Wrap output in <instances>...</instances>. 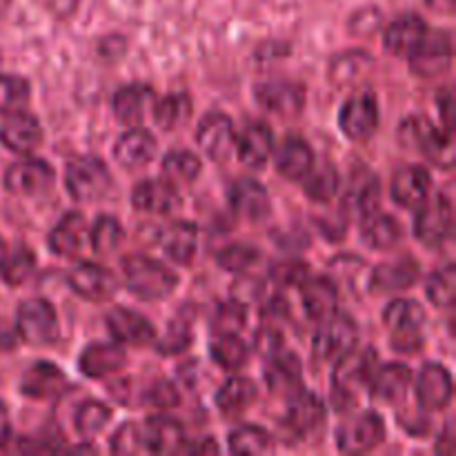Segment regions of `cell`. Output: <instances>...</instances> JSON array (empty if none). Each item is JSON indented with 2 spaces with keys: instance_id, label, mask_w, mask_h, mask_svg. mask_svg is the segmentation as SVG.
I'll return each instance as SVG.
<instances>
[{
  "instance_id": "obj_13",
  "label": "cell",
  "mask_w": 456,
  "mask_h": 456,
  "mask_svg": "<svg viewBox=\"0 0 456 456\" xmlns=\"http://www.w3.org/2000/svg\"><path fill=\"white\" fill-rule=\"evenodd\" d=\"M338 127L350 141H368L379 127V105L372 94L350 98L338 111Z\"/></svg>"
},
{
  "instance_id": "obj_24",
  "label": "cell",
  "mask_w": 456,
  "mask_h": 456,
  "mask_svg": "<svg viewBox=\"0 0 456 456\" xmlns=\"http://www.w3.org/2000/svg\"><path fill=\"white\" fill-rule=\"evenodd\" d=\"M89 236L87 221H85L83 214L69 212L61 218V221L53 225V230L49 232V249H52L56 256H76L80 249L85 248Z\"/></svg>"
},
{
  "instance_id": "obj_31",
  "label": "cell",
  "mask_w": 456,
  "mask_h": 456,
  "mask_svg": "<svg viewBox=\"0 0 456 456\" xmlns=\"http://www.w3.org/2000/svg\"><path fill=\"white\" fill-rule=\"evenodd\" d=\"M301 294L303 307H305L310 319L323 321L337 312L338 289L334 285V281L328 279V276H316V279L307 276L301 283Z\"/></svg>"
},
{
  "instance_id": "obj_44",
  "label": "cell",
  "mask_w": 456,
  "mask_h": 456,
  "mask_svg": "<svg viewBox=\"0 0 456 456\" xmlns=\"http://www.w3.org/2000/svg\"><path fill=\"white\" fill-rule=\"evenodd\" d=\"M87 239L96 254H111L118 248L120 240H123V225H120L114 216L102 214V216H98L96 221H94Z\"/></svg>"
},
{
  "instance_id": "obj_51",
  "label": "cell",
  "mask_w": 456,
  "mask_h": 456,
  "mask_svg": "<svg viewBox=\"0 0 456 456\" xmlns=\"http://www.w3.org/2000/svg\"><path fill=\"white\" fill-rule=\"evenodd\" d=\"M245 325V305L239 301H225L212 316L214 334H236Z\"/></svg>"
},
{
  "instance_id": "obj_61",
  "label": "cell",
  "mask_w": 456,
  "mask_h": 456,
  "mask_svg": "<svg viewBox=\"0 0 456 456\" xmlns=\"http://www.w3.org/2000/svg\"><path fill=\"white\" fill-rule=\"evenodd\" d=\"M454 436H452V423H448L444 430V436L439 439V444H436V452L444 454V456H450L454 452Z\"/></svg>"
},
{
  "instance_id": "obj_41",
  "label": "cell",
  "mask_w": 456,
  "mask_h": 456,
  "mask_svg": "<svg viewBox=\"0 0 456 456\" xmlns=\"http://www.w3.org/2000/svg\"><path fill=\"white\" fill-rule=\"evenodd\" d=\"M200 160L191 151L174 150L163 159V178H167L174 185H190L199 178Z\"/></svg>"
},
{
  "instance_id": "obj_16",
  "label": "cell",
  "mask_w": 456,
  "mask_h": 456,
  "mask_svg": "<svg viewBox=\"0 0 456 456\" xmlns=\"http://www.w3.org/2000/svg\"><path fill=\"white\" fill-rule=\"evenodd\" d=\"M196 141H199L200 150L208 154V159H227L236 147V132L230 116L218 114V111L205 116L199 125V132H196Z\"/></svg>"
},
{
  "instance_id": "obj_62",
  "label": "cell",
  "mask_w": 456,
  "mask_h": 456,
  "mask_svg": "<svg viewBox=\"0 0 456 456\" xmlns=\"http://www.w3.org/2000/svg\"><path fill=\"white\" fill-rule=\"evenodd\" d=\"M428 3L436 9H444V12H450L454 7V0H428Z\"/></svg>"
},
{
  "instance_id": "obj_25",
  "label": "cell",
  "mask_w": 456,
  "mask_h": 456,
  "mask_svg": "<svg viewBox=\"0 0 456 456\" xmlns=\"http://www.w3.org/2000/svg\"><path fill=\"white\" fill-rule=\"evenodd\" d=\"M125 361L127 354L120 343H92L80 354L78 368L87 379H102L118 372Z\"/></svg>"
},
{
  "instance_id": "obj_37",
  "label": "cell",
  "mask_w": 456,
  "mask_h": 456,
  "mask_svg": "<svg viewBox=\"0 0 456 456\" xmlns=\"http://www.w3.org/2000/svg\"><path fill=\"white\" fill-rule=\"evenodd\" d=\"M254 401H256V386H254L252 379L245 377L227 379L216 392L218 410H221L223 414H227V417L243 414Z\"/></svg>"
},
{
  "instance_id": "obj_10",
  "label": "cell",
  "mask_w": 456,
  "mask_h": 456,
  "mask_svg": "<svg viewBox=\"0 0 456 456\" xmlns=\"http://www.w3.org/2000/svg\"><path fill=\"white\" fill-rule=\"evenodd\" d=\"M53 185L52 165L40 159H25L9 165L4 172V190L18 196L45 194Z\"/></svg>"
},
{
  "instance_id": "obj_32",
  "label": "cell",
  "mask_w": 456,
  "mask_h": 456,
  "mask_svg": "<svg viewBox=\"0 0 456 456\" xmlns=\"http://www.w3.org/2000/svg\"><path fill=\"white\" fill-rule=\"evenodd\" d=\"M301 361L292 352H276L267 359L265 383L272 395H292L301 387Z\"/></svg>"
},
{
  "instance_id": "obj_45",
  "label": "cell",
  "mask_w": 456,
  "mask_h": 456,
  "mask_svg": "<svg viewBox=\"0 0 456 456\" xmlns=\"http://www.w3.org/2000/svg\"><path fill=\"white\" fill-rule=\"evenodd\" d=\"M31 87L22 76L0 74V114H13L27 105Z\"/></svg>"
},
{
  "instance_id": "obj_63",
  "label": "cell",
  "mask_w": 456,
  "mask_h": 456,
  "mask_svg": "<svg viewBox=\"0 0 456 456\" xmlns=\"http://www.w3.org/2000/svg\"><path fill=\"white\" fill-rule=\"evenodd\" d=\"M9 7H12V0H0V18L9 12Z\"/></svg>"
},
{
  "instance_id": "obj_30",
  "label": "cell",
  "mask_w": 456,
  "mask_h": 456,
  "mask_svg": "<svg viewBox=\"0 0 456 456\" xmlns=\"http://www.w3.org/2000/svg\"><path fill=\"white\" fill-rule=\"evenodd\" d=\"M412 383V372L403 363H390L377 368L372 381H370V392L372 399L383 401V403H399L405 399Z\"/></svg>"
},
{
  "instance_id": "obj_21",
  "label": "cell",
  "mask_w": 456,
  "mask_h": 456,
  "mask_svg": "<svg viewBox=\"0 0 456 456\" xmlns=\"http://www.w3.org/2000/svg\"><path fill=\"white\" fill-rule=\"evenodd\" d=\"M428 34V25L421 16L417 13H403L383 31V45L390 53L401 58L412 56L414 49L421 45L423 36Z\"/></svg>"
},
{
  "instance_id": "obj_22",
  "label": "cell",
  "mask_w": 456,
  "mask_h": 456,
  "mask_svg": "<svg viewBox=\"0 0 456 456\" xmlns=\"http://www.w3.org/2000/svg\"><path fill=\"white\" fill-rule=\"evenodd\" d=\"M432 176L421 165L401 167L392 178V199L396 205L408 209H417L430 196Z\"/></svg>"
},
{
  "instance_id": "obj_52",
  "label": "cell",
  "mask_w": 456,
  "mask_h": 456,
  "mask_svg": "<svg viewBox=\"0 0 456 456\" xmlns=\"http://www.w3.org/2000/svg\"><path fill=\"white\" fill-rule=\"evenodd\" d=\"M111 452L118 454H141L147 452L145 439H142V428L136 423H125L111 436Z\"/></svg>"
},
{
  "instance_id": "obj_7",
  "label": "cell",
  "mask_w": 456,
  "mask_h": 456,
  "mask_svg": "<svg viewBox=\"0 0 456 456\" xmlns=\"http://www.w3.org/2000/svg\"><path fill=\"white\" fill-rule=\"evenodd\" d=\"M419 214L414 218V236L421 240L428 248H439L448 240L452 234V203L448 196H428L421 205H419Z\"/></svg>"
},
{
  "instance_id": "obj_46",
  "label": "cell",
  "mask_w": 456,
  "mask_h": 456,
  "mask_svg": "<svg viewBox=\"0 0 456 456\" xmlns=\"http://www.w3.org/2000/svg\"><path fill=\"white\" fill-rule=\"evenodd\" d=\"M426 294L430 298L432 305L436 307H450L456 297V270L454 265L441 267V270L432 272L430 279L426 283Z\"/></svg>"
},
{
  "instance_id": "obj_40",
  "label": "cell",
  "mask_w": 456,
  "mask_h": 456,
  "mask_svg": "<svg viewBox=\"0 0 456 456\" xmlns=\"http://www.w3.org/2000/svg\"><path fill=\"white\" fill-rule=\"evenodd\" d=\"M383 321L392 332L396 330H421L426 323V312L421 303L412 298H395L383 312Z\"/></svg>"
},
{
  "instance_id": "obj_57",
  "label": "cell",
  "mask_w": 456,
  "mask_h": 456,
  "mask_svg": "<svg viewBox=\"0 0 456 456\" xmlns=\"http://www.w3.org/2000/svg\"><path fill=\"white\" fill-rule=\"evenodd\" d=\"M423 346L421 330H396L392 332V347L403 354H414Z\"/></svg>"
},
{
  "instance_id": "obj_64",
  "label": "cell",
  "mask_w": 456,
  "mask_h": 456,
  "mask_svg": "<svg viewBox=\"0 0 456 456\" xmlns=\"http://www.w3.org/2000/svg\"><path fill=\"white\" fill-rule=\"evenodd\" d=\"M4 256H7V248H4V240L0 239V263L4 261Z\"/></svg>"
},
{
  "instance_id": "obj_1",
  "label": "cell",
  "mask_w": 456,
  "mask_h": 456,
  "mask_svg": "<svg viewBox=\"0 0 456 456\" xmlns=\"http://www.w3.org/2000/svg\"><path fill=\"white\" fill-rule=\"evenodd\" d=\"M379 368V354L374 347H352L341 359L334 361L332 372V399L338 410L352 405L361 390L370 386Z\"/></svg>"
},
{
  "instance_id": "obj_4",
  "label": "cell",
  "mask_w": 456,
  "mask_h": 456,
  "mask_svg": "<svg viewBox=\"0 0 456 456\" xmlns=\"http://www.w3.org/2000/svg\"><path fill=\"white\" fill-rule=\"evenodd\" d=\"M65 185L71 199L78 203H92L110 191V167L98 156H78L67 165Z\"/></svg>"
},
{
  "instance_id": "obj_54",
  "label": "cell",
  "mask_w": 456,
  "mask_h": 456,
  "mask_svg": "<svg viewBox=\"0 0 456 456\" xmlns=\"http://www.w3.org/2000/svg\"><path fill=\"white\" fill-rule=\"evenodd\" d=\"M191 343V332L187 325L183 323H169L167 332L156 341V350L160 354H181L190 347Z\"/></svg>"
},
{
  "instance_id": "obj_14",
  "label": "cell",
  "mask_w": 456,
  "mask_h": 456,
  "mask_svg": "<svg viewBox=\"0 0 456 456\" xmlns=\"http://www.w3.org/2000/svg\"><path fill=\"white\" fill-rule=\"evenodd\" d=\"M256 102L270 114H279L289 118L297 116L305 105V89L303 85L292 83V80H270L261 83L254 89Z\"/></svg>"
},
{
  "instance_id": "obj_8",
  "label": "cell",
  "mask_w": 456,
  "mask_h": 456,
  "mask_svg": "<svg viewBox=\"0 0 456 456\" xmlns=\"http://www.w3.org/2000/svg\"><path fill=\"white\" fill-rule=\"evenodd\" d=\"M325 421V405L314 392H307L298 387L292 392L288 412L283 419V432L294 439H305L312 432L319 430Z\"/></svg>"
},
{
  "instance_id": "obj_59",
  "label": "cell",
  "mask_w": 456,
  "mask_h": 456,
  "mask_svg": "<svg viewBox=\"0 0 456 456\" xmlns=\"http://www.w3.org/2000/svg\"><path fill=\"white\" fill-rule=\"evenodd\" d=\"M9 439H12V421H9L7 405L0 401V448H4Z\"/></svg>"
},
{
  "instance_id": "obj_12",
  "label": "cell",
  "mask_w": 456,
  "mask_h": 456,
  "mask_svg": "<svg viewBox=\"0 0 456 456\" xmlns=\"http://www.w3.org/2000/svg\"><path fill=\"white\" fill-rule=\"evenodd\" d=\"M69 288L87 301H110L118 289V279L114 272L96 263H78L67 276Z\"/></svg>"
},
{
  "instance_id": "obj_27",
  "label": "cell",
  "mask_w": 456,
  "mask_h": 456,
  "mask_svg": "<svg viewBox=\"0 0 456 456\" xmlns=\"http://www.w3.org/2000/svg\"><path fill=\"white\" fill-rule=\"evenodd\" d=\"M230 205L239 216L248 221H261L270 214L267 190L254 178H239L230 190Z\"/></svg>"
},
{
  "instance_id": "obj_9",
  "label": "cell",
  "mask_w": 456,
  "mask_h": 456,
  "mask_svg": "<svg viewBox=\"0 0 456 456\" xmlns=\"http://www.w3.org/2000/svg\"><path fill=\"white\" fill-rule=\"evenodd\" d=\"M338 448L347 454H363L374 450L386 439V423L377 412H361L343 423L337 432Z\"/></svg>"
},
{
  "instance_id": "obj_35",
  "label": "cell",
  "mask_w": 456,
  "mask_h": 456,
  "mask_svg": "<svg viewBox=\"0 0 456 456\" xmlns=\"http://www.w3.org/2000/svg\"><path fill=\"white\" fill-rule=\"evenodd\" d=\"M154 102V89L150 85H141V83H134V85H125L120 87L118 92L114 94L111 98V110H114L116 118L120 123H141L142 116H145L147 107Z\"/></svg>"
},
{
  "instance_id": "obj_60",
  "label": "cell",
  "mask_w": 456,
  "mask_h": 456,
  "mask_svg": "<svg viewBox=\"0 0 456 456\" xmlns=\"http://www.w3.org/2000/svg\"><path fill=\"white\" fill-rule=\"evenodd\" d=\"M185 452L187 454H216L218 452V445L214 444V439H200L199 444H190L185 445Z\"/></svg>"
},
{
  "instance_id": "obj_11",
  "label": "cell",
  "mask_w": 456,
  "mask_h": 456,
  "mask_svg": "<svg viewBox=\"0 0 456 456\" xmlns=\"http://www.w3.org/2000/svg\"><path fill=\"white\" fill-rule=\"evenodd\" d=\"M412 71L423 78H435L444 74L452 62V38L445 31H430L423 36L421 45L410 56Z\"/></svg>"
},
{
  "instance_id": "obj_55",
  "label": "cell",
  "mask_w": 456,
  "mask_h": 456,
  "mask_svg": "<svg viewBox=\"0 0 456 456\" xmlns=\"http://www.w3.org/2000/svg\"><path fill=\"white\" fill-rule=\"evenodd\" d=\"M254 347H256L258 354H263L265 359L274 356L276 352L283 350V334L276 328H261L254 334Z\"/></svg>"
},
{
  "instance_id": "obj_18",
  "label": "cell",
  "mask_w": 456,
  "mask_h": 456,
  "mask_svg": "<svg viewBox=\"0 0 456 456\" xmlns=\"http://www.w3.org/2000/svg\"><path fill=\"white\" fill-rule=\"evenodd\" d=\"M67 387V377L52 361H36L25 370L20 379V392L29 399L43 401L62 395Z\"/></svg>"
},
{
  "instance_id": "obj_43",
  "label": "cell",
  "mask_w": 456,
  "mask_h": 456,
  "mask_svg": "<svg viewBox=\"0 0 456 456\" xmlns=\"http://www.w3.org/2000/svg\"><path fill=\"white\" fill-rule=\"evenodd\" d=\"M305 181V194L307 199H312L314 203H328L334 199L338 190V172L334 169V165L325 163L321 167H312L310 172L303 176Z\"/></svg>"
},
{
  "instance_id": "obj_47",
  "label": "cell",
  "mask_w": 456,
  "mask_h": 456,
  "mask_svg": "<svg viewBox=\"0 0 456 456\" xmlns=\"http://www.w3.org/2000/svg\"><path fill=\"white\" fill-rule=\"evenodd\" d=\"M270 448V435L258 426H240L230 435V452L234 454H263Z\"/></svg>"
},
{
  "instance_id": "obj_48",
  "label": "cell",
  "mask_w": 456,
  "mask_h": 456,
  "mask_svg": "<svg viewBox=\"0 0 456 456\" xmlns=\"http://www.w3.org/2000/svg\"><path fill=\"white\" fill-rule=\"evenodd\" d=\"M36 267V254L27 248H18L16 252L4 256V261L0 263V279L7 285L16 288L22 285L31 276Z\"/></svg>"
},
{
  "instance_id": "obj_17",
  "label": "cell",
  "mask_w": 456,
  "mask_h": 456,
  "mask_svg": "<svg viewBox=\"0 0 456 456\" xmlns=\"http://www.w3.org/2000/svg\"><path fill=\"white\" fill-rule=\"evenodd\" d=\"M107 330L120 346H147L156 338V328L150 319L127 307H116L107 314Z\"/></svg>"
},
{
  "instance_id": "obj_20",
  "label": "cell",
  "mask_w": 456,
  "mask_h": 456,
  "mask_svg": "<svg viewBox=\"0 0 456 456\" xmlns=\"http://www.w3.org/2000/svg\"><path fill=\"white\" fill-rule=\"evenodd\" d=\"M417 399L423 410H444L452 401V374L441 363H428L417 377Z\"/></svg>"
},
{
  "instance_id": "obj_36",
  "label": "cell",
  "mask_w": 456,
  "mask_h": 456,
  "mask_svg": "<svg viewBox=\"0 0 456 456\" xmlns=\"http://www.w3.org/2000/svg\"><path fill=\"white\" fill-rule=\"evenodd\" d=\"M361 239L372 249L395 248L401 239V225L390 214L377 212L361 218Z\"/></svg>"
},
{
  "instance_id": "obj_19",
  "label": "cell",
  "mask_w": 456,
  "mask_h": 456,
  "mask_svg": "<svg viewBox=\"0 0 456 456\" xmlns=\"http://www.w3.org/2000/svg\"><path fill=\"white\" fill-rule=\"evenodd\" d=\"M142 428V439L150 454H178L185 452V428L169 417L147 419Z\"/></svg>"
},
{
  "instance_id": "obj_53",
  "label": "cell",
  "mask_w": 456,
  "mask_h": 456,
  "mask_svg": "<svg viewBox=\"0 0 456 456\" xmlns=\"http://www.w3.org/2000/svg\"><path fill=\"white\" fill-rule=\"evenodd\" d=\"M307 276H310V270L301 261H279L270 267V279L281 288L301 285Z\"/></svg>"
},
{
  "instance_id": "obj_39",
  "label": "cell",
  "mask_w": 456,
  "mask_h": 456,
  "mask_svg": "<svg viewBox=\"0 0 456 456\" xmlns=\"http://www.w3.org/2000/svg\"><path fill=\"white\" fill-rule=\"evenodd\" d=\"M151 114L159 127L174 129L190 118L191 98L187 94H167L160 101L151 102Z\"/></svg>"
},
{
  "instance_id": "obj_29",
  "label": "cell",
  "mask_w": 456,
  "mask_h": 456,
  "mask_svg": "<svg viewBox=\"0 0 456 456\" xmlns=\"http://www.w3.org/2000/svg\"><path fill=\"white\" fill-rule=\"evenodd\" d=\"M419 276H421V267L417 265L414 258H396L395 263L379 265L377 270L372 272L370 288H372V292L396 294L412 288V285L417 283Z\"/></svg>"
},
{
  "instance_id": "obj_42",
  "label": "cell",
  "mask_w": 456,
  "mask_h": 456,
  "mask_svg": "<svg viewBox=\"0 0 456 456\" xmlns=\"http://www.w3.org/2000/svg\"><path fill=\"white\" fill-rule=\"evenodd\" d=\"M110 419H111L110 405H105L102 401H85V403L76 410L74 428L76 432H78L80 439L89 441L105 430Z\"/></svg>"
},
{
  "instance_id": "obj_50",
  "label": "cell",
  "mask_w": 456,
  "mask_h": 456,
  "mask_svg": "<svg viewBox=\"0 0 456 456\" xmlns=\"http://www.w3.org/2000/svg\"><path fill=\"white\" fill-rule=\"evenodd\" d=\"M258 258H261V252H258L256 248L239 243V245H230V248H225L221 254H218V265H221L223 270L240 274V272L252 270V267L258 263Z\"/></svg>"
},
{
  "instance_id": "obj_56",
  "label": "cell",
  "mask_w": 456,
  "mask_h": 456,
  "mask_svg": "<svg viewBox=\"0 0 456 456\" xmlns=\"http://www.w3.org/2000/svg\"><path fill=\"white\" fill-rule=\"evenodd\" d=\"M147 401L151 405H159V408H174V405H178L181 396H178L176 386L172 381H160L147 392Z\"/></svg>"
},
{
  "instance_id": "obj_6",
  "label": "cell",
  "mask_w": 456,
  "mask_h": 456,
  "mask_svg": "<svg viewBox=\"0 0 456 456\" xmlns=\"http://www.w3.org/2000/svg\"><path fill=\"white\" fill-rule=\"evenodd\" d=\"M16 332L29 346H52L58 338L56 307L45 298H29L18 307Z\"/></svg>"
},
{
  "instance_id": "obj_5",
  "label": "cell",
  "mask_w": 456,
  "mask_h": 456,
  "mask_svg": "<svg viewBox=\"0 0 456 456\" xmlns=\"http://www.w3.org/2000/svg\"><path fill=\"white\" fill-rule=\"evenodd\" d=\"M359 341V325L350 314H338L321 321V328L316 330L312 338V354L319 363H334L341 359L347 350L356 346Z\"/></svg>"
},
{
  "instance_id": "obj_33",
  "label": "cell",
  "mask_w": 456,
  "mask_h": 456,
  "mask_svg": "<svg viewBox=\"0 0 456 456\" xmlns=\"http://www.w3.org/2000/svg\"><path fill=\"white\" fill-rule=\"evenodd\" d=\"M156 154V138L151 136L147 129L134 127L118 136L114 145V159L118 160L123 167L138 169L142 165L150 163Z\"/></svg>"
},
{
  "instance_id": "obj_23",
  "label": "cell",
  "mask_w": 456,
  "mask_h": 456,
  "mask_svg": "<svg viewBox=\"0 0 456 456\" xmlns=\"http://www.w3.org/2000/svg\"><path fill=\"white\" fill-rule=\"evenodd\" d=\"M178 187L167 178H147L132 191V205L138 212L169 214L178 205Z\"/></svg>"
},
{
  "instance_id": "obj_2",
  "label": "cell",
  "mask_w": 456,
  "mask_h": 456,
  "mask_svg": "<svg viewBox=\"0 0 456 456\" xmlns=\"http://www.w3.org/2000/svg\"><path fill=\"white\" fill-rule=\"evenodd\" d=\"M127 289L142 301H163L178 288V276L150 256H129L123 263Z\"/></svg>"
},
{
  "instance_id": "obj_15",
  "label": "cell",
  "mask_w": 456,
  "mask_h": 456,
  "mask_svg": "<svg viewBox=\"0 0 456 456\" xmlns=\"http://www.w3.org/2000/svg\"><path fill=\"white\" fill-rule=\"evenodd\" d=\"M43 141V127L38 118L27 111H13L4 114L0 123V142L13 154H31Z\"/></svg>"
},
{
  "instance_id": "obj_58",
  "label": "cell",
  "mask_w": 456,
  "mask_h": 456,
  "mask_svg": "<svg viewBox=\"0 0 456 456\" xmlns=\"http://www.w3.org/2000/svg\"><path fill=\"white\" fill-rule=\"evenodd\" d=\"M436 107H439V114L444 118V127L452 132L454 127V96L450 89H445L439 98H436Z\"/></svg>"
},
{
  "instance_id": "obj_34",
  "label": "cell",
  "mask_w": 456,
  "mask_h": 456,
  "mask_svg": "<svg viewBox=\"0 0 456 456\" xmlns=\"http://www.w3.org/2000/svg\"><path fill=\"white\" fill-rule=\"evenodd\" d=\"M276 169L288 181H301L312 167H314V151L303 138L292 136L279 147L274 154Z\"/></svg>"
},
{
  "instance_id": "obj_49",
  "label": "cell",
  "mask_w": 456,
  "mask_h": 456,
  "mask_svg": "<svg viewBox=\"0 0 456 456\" xmlns=\"http://www.w3.org/2000/svg\"><path fill=\"white\" fill-rule=\"evenodd\" d=\"M379 203H381V183L374 176H368L361 183H356V185L352 187L350 194H347V205H350L352 212L359 214L361 218L377 212Z\"/></svg>"
},
{
  "instance_id": "obj_28",
  "label": "cell",
  "mask_w": 456,
  "mask_h": 456,
  "mask_svg": "<svg viewBox=\"0 0 456 456\" xmlns=\"http://www.w3.org/2000/svg\"><path fill=\"white\" fill-rule=\"evenodd\" d=\"M160 248L169 261L190 265L199 249V227L187 221L172 223L160 232Z\"/></svg>"
},
{
  "instance_id": "obj_3",
  "label": "cell",
  "mask_w": 456,
  "mask_h": 456,
  "mask_svg": "<svg viewBox=\"0 0 456 456\" xmlns=\"http://www.w3.org/2000/svg\"><path fill=\"white\" fill-rule=\"evenodd\" d=\"M399 138L405 147L421 150L430 160L441 167H452L454 142L452 132L445 127H436L426 116H410L401 123Z\"/></svg>"
},
{
  "instance_id": "obj_38",
  "label": "cell",
  "mask_w": 456,
  "mask_h": 456,
  "mask_svg": "<svg viewBox=\"0 0 456 456\" xmlns=\"http://www.w3.org/2000/svg\"><path fill=\"white\" fill-rule=\"evenodd\" d=\"M209 350H212V359L223 370H239L249 359L248 343L239 334H214Z\"/></svg>"
},
{
  "instance_id": "obj_26",
  "label": "cell",
  "mask_w": 456,
  "mask_h": 456,
  "mask_svg": "<svg viewBox=\"0 0 456 456\" xmlns=\"http://www.w3.org/2000/svg\"><path fill=\"white\" fill-rule=\"evenodd\" d=\"M239 159L252 169H263L274 154V134L265 123H252L236 136Z\"/></svg>"
}]
</instances>
